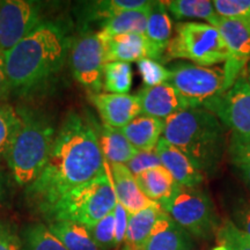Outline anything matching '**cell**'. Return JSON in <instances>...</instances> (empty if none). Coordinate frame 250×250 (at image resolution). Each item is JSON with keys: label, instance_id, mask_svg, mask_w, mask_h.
I'll list each match as a JSON object with an SVG mask.
<instances>
[{"label": "cell", "instance_id": "7bdbcfd3", "mask_svg": "<svg viewBox=\"0 0 250 250\" xmlns=\"http://www.w3.org/2000/svg\"><path fill=\"white\" fill-rule=\"evenodd\" d=\"M246 73H247V72H246ZM247 78H248V81H249V83H250V70H249L248 73H247Z\"/></svg>", "mask_w": 250, "mask_h": 250}, {"label": "cell", "instance_id": "3957f363", "mask_svg": "<svg viewBox=\"0 0 250 250\" xmlns=\"http://www.w3.org/2000/svg\"><path fill=\"white\" fill-rule=\"evenodd\" d=\"M162 138L184 153L205 173L215 169L224 154V125L205 108H188L165 120Z\"/></svg>", "mask_w": 250, "mask_h": 250}, {"label": "cell", "instance_id": "9a60e30c", "mask_svg": "<svg viewBox=\"0 0 250 250\" xmlns=\"http://www.w3.org/2000/svg\"><path fill=\"white\" fill-rule=\"evenodd\" d=\"M136 98L142 108V115L162 121L183 109H188L180 94L169 83L145 87L137 94Z\"/></svg>", "mask_w": 250, "mask_h": 250}, {"label": "cell", "instance_id": "1f68e13d", "mask_svg": "<svg viewBox=\"0 0 250 250\" xmlns=\"http://www.w3.org/2000/svg\"><path fill=\"white\" fill-rule=\"evenodd\" d=\"M212 2L219 17L234 19L250 29V0H214Z\"/></svg>", "mask_w": 250, "mask_h": 250}, {"label": "cell", "instance_id": "cb8c5ba5", "mask_svg": "<svg viewBox=\"0 0 250 250\" xmlns=\"http://www.w3.org/2000/svg\"><path fill=\"white\" fill-rule=\"evenodd\" d=\"M151 5L142 9L127 11L115 15L101 23V30L99 31V34L104 37L122 35V34H145Z\"/></svg>", "mask_w": 250, "mask_h": 250}, {"label": "cell", "instance_id": "9c48e42d", "mask_svg": "<svg viewBox=\"0 0 250 250\" xmlns=\"http://www.w3.org/2000/svg\"><path fill=\"white\" fill-rule=\"evenodd\" d=\"M205 109L213 112L230 130V140L250 143V83L246 71L229 89Z\"/></svg>", "mask_w": 250, "mask_h": 250}, {"label": "cell", "instance_id": "d4e9b609", "mask_svg": "<svg viewBox=\"0 0 250 250\" xmlns=\"http://www.w3.org/2000/svg\"><path fill=\"white\" fill-rule=\"evenodd\" d=\"M151 2L147 0H102V1L85 2L81 15L87 22L99 21L100 23H103L123 12L147 7Z\"/></svg>", "mask_w": 250, "mask_h": 250}, {"label": "cell", "instance_id": "d6986e66", "mask_svg": "<svg viewBox=\"0 0 250 250\" xmlns=\"http://www.w3.org/2000/svg\"><path fill=\"white\" fill-rule=\"evenodd\" d=\"M164 129L165 122L162 120L140 115L121 131L136 149L153 151L162 138Z\"/></svg>", "mask_w": 250, "mask_h": 250}, {"label": "cell", "instance_id": "f1b7e54d", "mask_svg": "<svg viewBox=\"0 0 250 250\" xmlns=\"http://www.w3.org/2000/svg\"><path fill=\"white\" fill-rule=\"evenodd\" d=\"M21 250H66L48 226L33 224L23 230Z\"/></svg>", "mask_w": 250, "mask_h": 250}, {"label": "cell", "instance_id": "7a4b0ae2", "mask_svg": "<svg viewBox=\"0 0 250 250\" xmlns=\"http://www.w3.org/2000/svg\"><path fill=\"white\" fill-rule=\"evenodd\" d=\"M71 49L65 27L43 20L5 55L8 87L27 93L61 71Z\"/></svg>", "mask_w": 250, "mask_h": 250}, {"label": "cell", "instance_id": "74e56055", "mask_svg": "<svg viewBox=\"0 0 250 250\" xmlns=\"http://www.w3.org/2000/svg\"><path fill=\"white\" fill-rule=\"evenodd\" d=\"M114 217H115V243L116 246H120L122 242H124L125 233H126L127 221H129V213L120 203H116L114 208Z\"/></svg>", "mask_w": 250, "mask_h": 250}, {"label": "cell", "instance_id": "8d00e7d4", "mask_svg": "<svg viewBox=\"0 0 250 250\" xmlns=\"http://www.w3.org/2000/svg\"><path fill=\"white\" fill-rule=\"evenodd\" d=\"M21 237L8 224L0 221V250H21Z\"/></svg>", "mask_w": 250, "mask_h": 250}, {"label": "cell", "instance_id": "5b68a950", "mask_svg": "<svg viewBox=\"0 0 250 250\" xmlns=\"http://www.w3.org/2000/svg\"><path fill=\"white\" fill-rule=\"evenodd\" d=\"M116 203L110 168L107 164L104 173L67 192L45 217L50 223L72 221L90 227L111 213Z\"/></svg>", "mask_w": 250, "mask_h": 250}, {"label": "cell", "instance_id": "603a6c76", "mask_svg": "<svg viewBox=\"0 0 250 250\" xmlns=\"http://www.w3.org/2000/svg\"><path fill=\"white\" fill-rule=\"evenodd\" d=\"M142 192L154 203L167 199L179 186L165 167H156L134 176Z\"/></svg>", "mask_w": 250, "mask_h": 250}, {"label": "cell", "instance_id": "44dd1931", "mask_svg": "<svg viewBox=\"0 0 250 250\" xmlns=\"http://www.w3.org/2000/svg\"><path fill=\"white\" fill-rule=\"evenodd\" d=\"M164 213L160 205L156 204L137 213L129 214L126 233H125L124 249L140 250L151 235L156 221Z\"/></svg>", "mask_w": 250, "mask_h": 250}, {"label": "cell", "instance_id": "836d02e7", "mask_svg": "<svg viewBox=\"0 0 250 250\" xmlns=\"http://www.w3.org/2000/svg\"><path fill=\"white\" fill-rule=\"evenodd\" d=\"M89 235L101 250H108L116 247L115 243V217L114 211L105 215L102 220L93 226L87 227Z\"/></svg>", "mask_w": 250, "mask_h": 250}, {"label": "cell", "instance_id": "e0dca14e", "mask_svg": "<svg viewBox=\"0 0 250 250\" xmlns=\"http://www.w3.org/2000/svg\"><path fill=\"white\" fill-rule=\"evenodd\" d=\"M109 168L117 202L127 211V213H137L158 204L144 195L136 182L134 175L127 169L126 166L109 165Z\"/></svg>", "mask_w": 250, "mask_h": 250}, {"label": "cell", "instance_id": "e575fe53", "mask_svg": "<svg viewBox=\"0 0 250 250\" xmlns=\"http://www.w3.org/2000/svg\"><path fill=\"white\" fill-rule=\"evenodd\" d=\"M125 166L136 176L146 170L160 167L162 165L158 153L155 149H153V151H138V153Z\"/></svg>", "mask_w": 250, "mask_h": 250}, {"label": "cell", "instance_id": "5bb4252c", "mask_svg": "<svg viewBox=\"0 0 250 250\" xmlns=\"http://www.w3.org/2000/svg\"><path fill=\"white\" fill-rule=\"evenodd\" d=\"M99 36L104 46L105 64L114 62L130 64L145 58L159 62L158 55L145 34H122L111 37H104L99 34Z\"/></svg>", "mask_w": 250, "mask_h": 250}, {"label": "cell", "instance_id": "8fae6325", "mask_svg": "<svg viewBox=\"0 0 250 250\" xmlns=\"http://www.w3.org/2000/svg\"><path fill=\"white\" fill-rule=\"evenodd\" d=\"M43 21L42 5L30 0L0 1V55H6Z\"/></svg>", "mask_w": 250, "mask_h": 250}, {"label": "cell", "instance_id": "ffe728a7", "mask_svg": "<svg viewBox=\"0 0 250 250\" xmlns=\"http://www.w3.org/2000/svg\"><path fill=\"white\" fill-rule=\"evenodd\" d=\"M145 35L154 48L159 61L164 59L166 49L173 37V24L165 1H152Z\"/></svg>", "mask_w": 250, "mask_h": 250}, {"label": "cell", "instance_id": "52a82bcc", "mask_svg": "<svg viewBox=\"0 0 250 250\" xmlns=\"http://www.w3.org/2000/svg\"><path fill=\"white\" fill-rule=\"evenodd\" d=\"M159 205L188 234L198 239H211L220 227L213 202L197 188L177 186Z\"/></svg>", "mask_w": 250, "mask_h": 250}, {"label": "cell", "instance_id": "4316f807", "mask_svg": "<svg viewBox=\"0 0 250 250\" xmlns=\"http://www.w3.org/2000/svg\"><path fill=\"white\" fill-rule=\"evenodd\" d=\"M168 13L176 20L199 19L211 23L217 18L213 2L210 0H171L165 1Z\"/></svg>", "mask_w": 250, "mask_h": 250}, {"label": "cell", "instance_id": "ab89813d", "mask_svg": "<svg viewBox=\"0 0 250 250\" xmlns=\"http://www.w3.org/2000/svg\"><path fill=\"white\" fill-rule=\"evenodd\" d=\"M8 89V77L7 72H6L5 55H0V96L4 95Z\"/></svg>", "mask_w": 250, "mask_h": 250}, {"label": "cell", "instance_id": "30bf717a", "mask_svg": "<svg viewBox=\"0 0 250 250\" xmlns=\"http://www.w3.org/2000/svg\"><path fill=\"white\" fill-rule=\"evenodd\" d=\"M72 74L80 85L92 94L103 89L104 46L98 33L89 29L81 31L70 49Z\"/></svg>", "mask_w": 250, "mask_h": 250}, {"label": "cell", "instance_id": "8992f818", "mask_svg": "<svg viewBox=\"0 0 250 250\" xmlns=\"http://www.w3.org/2000/svg\"><path fill=\"white\" fill-rule=\"evenodd\" d=\"M164 59H187L211 67L227 61V49L220 33L212 24L186 21L175 27Z\"/></svg>", "mask_w": 250, "mask_h": 250}, {"label": "cell", "instance_id": "7c38bea8", "mask_svg": "<svg viewBox=\"0 0 250 250\" xmlns=\"http://www.w3.org/2000/svg\"><path fill=\"white\" fill-rule=\"evenodd\" d=\"M223 37L227 49V61L225 62V92L233 86L250 62V29L240 21L217 15L212 21Z\"/></svg>", "mask_w": 250, "mask_h": 250}, {"label": "cell", "instance_id": "d590c367", "mask_svg": "<svg viewBox=\"0 0 250 250\" xmlns=\"http://www.w3.org/2000/svg\"><path fill=\"white\" fill-rule=\"evenodd\" d=\"M227 153L229 160L235 166H250V143H239L230 140Z\"/></svg>", "mask_w": 250, "mask_h": 250}, {"label": "cell", "instance_id": "4fadbf2b", "mask_svg": "<svg viewBox=\"0 0 250 250\" xmlns=\"http://www.w3.org/2000/svg\"><path fill=\"white\" fill-rule=\"evenodd\" d=\"M89 96L103 124L114 129H123L125 125L142 115V108L136 95L98 93Z\"/></svg>", "mask_w": 250, "mask_h": 250}, {"label": "cell", "instance_id": "7402d4cb", "mask_svg": "<svg viewBox=\"0 0 250 250\" xmlns=\"http://www.w3.org/2000/svg\"><path fill=\"white\" fill-rule=\"evenodd\" d=\"M98 137L103 158L108 165H126L138 153L120 129L103 124Z\"/></svg>", "mask_w": 250, "mask_h": 250}, {"label": "cell", "instance_id": "6da1fadb", "mask_svg": "<svg viewBox=\"0 0 250 250\" xmlns=\"http://www.w3.org/2000/svg\"><path fill=\"white\" fill-rule=\"evenodd\" d=\"M105 167L95 127L71 112L56 134L39 177L27 187V201L46 215L67 192L96 179Z\"/></svg>", "mask_w": 250, "mask_h": 250}, {"label": "cell", "instance_id": "ee69618b", "mask_svg": "<svg viewBox=\"0 0 250 250\" xmlns=\"http://www.w3.org/2000/svg\"><path fill=\"white\" fill-rule=\"evenodd\" d=\"M123 250H127V249H123Z\"/></svg>", "mask_w": 250, "mask_h": 250}, {"label": "cell", "instance_id": "4dcf8cb0", "mask_svg": "<svg viewBox=\"0 0 250 250\" xmlns=\"http://www.w3.org/2000/svg\"><path fill=\"white\" fill-rule=\"evenodd\" d=\"M215 235L218 247L214 250H250V236L233 221L227 220L220 225Z\"/></svg>", "mask_w": 250, "mask_h": 250}, {"label": "cell", "instance_id": "ac0fdd59", "mask_svg": "<svg viewBox=\"0 0 250 250\" xmlns=\"http://www.w3.org/2000/svg\"><path fill=\"white\" fill-rule=\"evenodd\" d=\"M192 248L193 242L190 234L164 212L140 250H192Z\"/></svg>", "mask_w": 250, "mask_h": 250}, {"label": "cell", "instance_id": "83f0119b", "mask_svg": "<svg viewBox=\"0 0 250 250\" xmlns=\"http://www.w3.org/2000/svg\"><path fill=\"white\" fill-rule=\"evenodd\" d=\"M132 86V67L129 62H108L103 67V89L110 94H127Z\"/></svg>", "mask_w": 250, "mask_h": 250}, {"label": "cell", "instance_id": "484cf974", "mask_svg": "<svg viewBox=\"0 0 250 250\" xmlns=\"http://www.w3.org/2000/svg\"><path fill=\"white\" fill-rule=\"evenodd\" d=\"M48 227L66 250H101L83 225L72 221H51Z\"/></svg>", "mask_w": 250, "mask_h": 250}, {"label": "cell", "instance_id": "2e32d148", "mask_svg": "<svg viewBox=\"0 0 250 250\" xmlns=\"http://www.w3.org/2000/svg\"><path fill=\"white\" fill-rule=\"evenodd\" d=\"M155 151L160 158L162 167L169 171L179 186L198 188L204 181V174L190 161L188 156L171 145L165 138L159 140Z\"/></svg>", "mask_w": 250, "mask_h": 250}, {"label": "cell", "instance_id": "d6a6232c", "mask_svg": "<svg viewBox=\"0 0 250 250\" xmlns=\"http://www.w3.org/2000/svg\"><path fill=\"white\" fill-rule=\"evenodd\" d=\"M137 65H138L140 77L145 83V87H153L169 83V68L165 67L160 62L151 58H145L137 62Z\"/></svg>", "mask_w": 250, "mask_h": 250}, {"label": "cell", "instance_id": "b9f144b4", "mask_svg": "<svg viewBox=\"0 0 250 250\" xmlns=\"http://www.w3.org/2000/svg\"><path fill=\"white\" fill-rule=\"evenodd\" d=\"M4 182H5L4 176H2V174L0 173V196H1L2 191H4Z\"/></svg>", "mask_w": 250, "mask_h": 250}, {"label": "cell", "instance_id": "ba28073f", "mask_svg": "<svg viewBox=\"0 0 250 250\" xmlns=\"http://www.w3.org/2000/svg\"><path fill=\"white\" fill-rule=\"evenodd\" d=\"M169 83L187 108H208L225 93L224 68L180 62L169 68Z\"/></svg>", "mask_w": 250, "mask_h": 250}, {"label": "cell", "instance_id": "f35d334b", "mask_svg": "<svg viewBox=\"0 0 250 250\" xmlns=\"http://www.w3.org/2000/svg\"><path fill=\"white\" fill-rule=\"evenodd\" d=\"M233 223L250 236V203L241 202L234 208Z\"/></svg>", "mask_w": 250, "mask_h": 250}, {"label": "cell", "instance_id": "f546056e", "mask_svg": "<svg viewBox=\"0 0 250 250\" xmlns=\"http://www.w3.org/2000/svg\"><path fill=\"white\" fill-rule=\"evenodd\" d=\"M20 123L21 118L18 110L9 104L0 102V159L7 155Z\"/></svg>", "mask_w": 250, "mask_h": 250}, {"label": "cell", "instance_id": "60d3db41", "mask_svg": "<svg viewBox=\"0 0 250 250\" xmlns=\"http://www.w3.org/2000/svg\"><path fill=\"white\" fill-rule=\"evenodd\" d=\"M236 169L241 175L243 182H245L250 189V166H236Z\"/></svg>", "mask_w": 250, "mask_h": 250}, {"label": "cell", "instance_id": "277c9868", "mask_svg": "<svg viewBox=\"0 0 250 250\" xmlns=\"http://www.w3.org/2000/svg\"><path fill=\"white\" fill-rule=\"evenodd\" d=\"M18 112L21 123L5 159L15 182L28 187L44 167L56 134L54 125L45 116L23 108Z\"/></svg>", "mask_w": 250, "mask_h": 250}]
</instances>
